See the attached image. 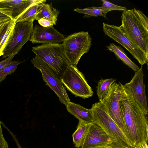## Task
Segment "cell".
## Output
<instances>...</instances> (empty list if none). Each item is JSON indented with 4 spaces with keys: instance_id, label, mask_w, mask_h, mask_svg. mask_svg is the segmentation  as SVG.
Instances as JSON below:
<instances>
[{
    "instance_id": "obj_18",
    "label": "cell",
    "mask_w": 148,
    "mask_h": 148,
    "mask_svg": "<svg viewBox=\"0 0 148 148\" xmlns=\"http://www.w3.org/2000/svg\"><path fill=\"white\" fill-rule=\"evenodd\" d=\"M46 0H38L32 4L15 20L16 23L35 20V17L40 8L41 3H46Z\"/></svg>"
},
{
    "instance_id": "obj_30",
    "label": "cell",
    "mask_w": 148,
    "mask_h": 148,
    "mask_svg": "<svg viewBox=\"0 0 148 148\" xmlns=\"http://www.w3.org/2000/svg\"><path fill=\"white\" fill-rule=\"evenodd\" d=\"M11 19L8 16L0 12V23L11 20Z\"/></svg>"
},
{
    "instance_id": "obj_23",
    "label": "cell",
    "mask_w": 148,
    "mask_h": 148,
    "mask_svg": "<svg viewBox=\"0 0 148 148\" xmlns=\"http://www.w3.org/2000/svg\"><path fill=\"white\" fill-rule=\"evenodd\" d=\"M103 4L101 6L105 8L108 12L112 10H119L123 12L127 10L126 7L114 4L105 0H101Z\"/></svg>"
},
{
    "instance_id": "obj_25",
    "label": "cell",
    "mask_w": 148,
    "mask_h": 148,
    "mask_svg": "<svg viewBox=\"0 0 148 148\" xmlns=\"http://www.w3.org/2000/svg\"><path fill=\"white\" fill-rule=\"evenodd\" d=\"M14 56H11L0 61V70L9 65L12 62Z\"/></svg>"
},
{
    "instance_id": "obj_6",
    "label": "cell",
    "mask_w": 148,
    "mask_h": 148,
    "mask_svg": "<svg viewBox=\"0 0 148 148\" xmlns=\"http://www.w3.org/2000/svg\"><path fill=\"white\" fill-rule=\"evenodd\" d=\"M60 78L63 84L75 97L85 99L93 96L91 88L77 66L69 65Z\"/></svg>"
},
{
    "instance_id": "obj_12",
    "label": "cell",
    "mask_w": 148,
    "mask_h": 148,
    "mask_svg": "<svg viewBox=\"0 0 148 148\" xmlns=\"http://www.w3.org/2000/svg\"><path fill=\"white\" fill-rule=\"evenodd\" d=\"M65 38L64 35L59 32L53 26L44 27L36 25L29 40L34 44L60 43L62 42Z\"/></svg>"
},
{
    "instance_id": "obj_28",
    "label": "cell",
    "mask_w": 148,
    "mask_h": 148,
    "mask_svg": "<svg viewBox=\"0 0 148 148\" xmlns=\"http://www.w3.org/2000/svg\"><path fill=\"white\" fill-rule=\"evenodd\" d=\"M95 148H127L124 147L120 144L117 142L111 143L105 146L96 147Z\"/></svg>"
},
{
    "instance_id": "obj_2",
    "label": "cell",
    "mask_w": 148,
    "mask_h": 148,
    "mask_svg": "<svg viewBox=\"0 0 148 148\" xmlns=\"http://www.w3.org/2000/svg\"><path fill=\"white\" fill-rule=\"evenodd\" d=\"M120 26L126 36L148 56V18L134 8L123 12Z\"/></svg>"
},
{
    "instance_id": "obj_11",
    "label": "cell",
    "mask_w": 148,
    "mask_h": 148,
    "mask_svg": "<svg viewBox=\"0 0 148 148\" xmlns=\"http://www.w3.org/2000/svg\"><path fill=\"white\" fill-rule=\"evenodd\" d=\"M144 75L142 66L136 71L129 82L123 85L135 101L145 112L148 113V108L144 82Z\"/></svg>"
},
{
    "instance_id": "obj_9",
    "label": "cell",
    "mask_w": 148,
    "mask_h": 148,
    "mask_svg": "<svg viewBox=\"0 0 148 148\" xmlns=\"http://www.w3.org/2000/svg\"><path fill=\"white\" fill-rule=\"evenodd\" d=\"M123 84L114 83L106 97L99 102L105 110L125 135V129L120 108V101L123 95Z\"/></svg>"
},
{
    "instance_id": "obj_4",
    "label": "cell",
    "mask_w": 148,
    "mask_h": 148,
    "mask_svg": "<svg viewBox=\"0 0 148 148\" xmlns=\"http://www.w3.org/2000/svg\"><path fill=\"white\" fill-rule=\"evenodd\" d=\"M32 51L61 77L69 64L60 43L42 44L33 47Z\"/></svg>"
},
{
    "instance_id": "obj_8",
    "label": "cell",
    "mask_w": 148,
    "mask_h": 148,
    "mask_svg": "<svg viewBox=\"0 0 148 148\" xmlns=\"http://www.w3.org/2000/svg\"><path fill=\"white\" fill-rule=\"evenodd\" d=\"M34 67L39 70L47 85L55 93L61 103L66 107L71 102L60 77L45 62L36 56L31 60Z\"/></svg>"
},
{
    "instance_id": "obj_22",
    "label": "cell",
    "mask_w": 148,
    "mask_h": 148,
    "mask_svg": "<svg viewBox=\"0 0 148 148\" xmlns=\"http://www.w3.org/2000/svg\"><path fill=\"white\" fill-rule=\"evenodd\" d=\"M21 63V61L18 60H13L10 64L0 70V84L7 76L14 73L17 69L18 65Z\"/></svg>"
},
{
    "instance_id": "obj_32",
    "label": "cell",
    "mask_w": 148,
    "mask_h": 148,
    "mask_svg": "<svg viewBox=\"0 0 148 148\" xmlns=\"http://www.w3.org/2000/svg\"><path fill=\"white\" fill-rule=\"evenodd\" d=\"M139 148H140V147H139Z\"/></svg>"
},
{
    "instance_id": "obj_10",
    "label": "cell",
    "mask_w": 148,
    "mask_h": 148,
    "mask_svg": "<svg viewBox=\"0 0 148 148\" xmlns=\"http://www.w3.org/2000/svg\"><path fill=\"white\" fill-rule=\"evenodd\" d=\"M105 35L120 44L127 50L142 66L147 63L148 56L130 40L120 26L103 23Z\"/></svg>"
},
{
    "instance_id": "obj_21",
    "label": "cell",
    "mask_w": 148,
    "mask_h": 148,
    "mask_svg": "<svg viewBox=\"0 0 148 148\" xmlns=\"http://www.w3.org/2000/svg\"><path fill=\"white\" fill-rule=\"evenodd\" d=\"M73 10L78 13L85 14L87 16L86 17L101 16L105 18H107L106 14L108 12L101 7H93L83 9L77 8Z\"/></svg>"
},
{
    "instance_id": "obj_3",
    "label": "cell",
    "mask_w": 148,
    "mask_h": 148,
    "mask_svg": "<svg viewBox=\"0 0 148 148\" xmlns=\"http://www.w3.org/2000/svg\"><path fill=\"white\" fill-rule=\"evenodd\" d=\"M92 40L88 32L75 33L65 38L61 45L70 64L77 66L82 56L88 52Z\"/></svg>"
},
{
    "instance_id": "obj_29",
    "label": "cell",
    "mask_w": 148,
    "mask_h": 148,
    "mask_svg": "<svg viewBox=\"0 0 148 148\" xmlns=\"http://www.w3.org/2000/svg\"><path fill=\"white\" fill-rule=\"evenodd\" d=\"M1 124H2L3 127L4 128L6 129L9 132L11 135H12L14 140L15 142L16 143L17 145L18 148H23L21 146V145H20L18 140L16 138L15 135L12 132H11L10 130L7 127H6L4 124L3 123L1 122Z\"/></svg>"
},
{
    "instance_id": "obj_1",
    "label": "cell",
    "mask_w": 148,
    "mask_h": 148,
    "mask_svg": "<svg viewBox=\"0 0 148 148\" xmlns=\"http://www.w3.org/2000/svg\"><path fill=\"white\" fill-rule=\"evenodd\" d=\"M123 88L120 108L125 135L133 148H139L143 142H148V113L135 101L123 85Z\"/></svg>"
},
{
    "instance_id": "obj_20",
    "label": "cell",
    "mask_w": 148,
    "mask_h": 148,
    "mask_svg": "<svg viewBox=\"0 0 148 148\" xmlns=\"http://www.w3.org/2000/svg\"><path fill=\"white\" fill-rule=\"evenodd\" d=\"M113 78L101 79L97 82V93L99 102H101L108 94L112 84L116 81Z\"/></svg>"
},
{
    "instance_id": "obj_5",
    "label": "cell",
    "mask_w": 148,
    "mask_h": 148,
    "mask_svg": "<svg viewBox=\"0 0 148 148\" xmlns=\"http://www.w3.org/2000/svg\"><path fill=\"white\" fill-rule=\"evenodd\" d=\"M93 123L100 126L112 139L127 148H133L124 134L107 114L99 102L92 105Z\"/></svg>"
},
{
    "instance_id": "obj_7",
    "label": "cell",
    "mask_w": 148,
    "mask_h": 148,
    "mask_svg": "<svg viewBox=\"0 0 148 148\" xmlns=\"http://www.w3.org/2000/svg\"><path fill=\"white\" fill-rule=\"evenodd\" d=\"M34 20L16 23L3 51V58L17 54L24 45L29 40Z\"/></svg>"
},
{
    "instance_id": "obj_26",
    "label": "cell",
    "mask_w": 148,
    "mask_h": 148,
    "mask_svg": "<svg viewBox=\"0 0 148 148\" xmlns=\"http://www.w3.org/2000/svg\"><path fill=\"white\" fill-rule=\"evenodd\" d=\"M0 119V148H9L8 144L3 135Z\"/></svg>"
},
{
    "instance_id": "obj_19",
    "label": "cell",
    "mask_w": 148,
    "mask_h": 148,
    "mask_svg": "<svg viewBox=\"0 0 148 148\" xmlns=\"http://www.w3.org/2000/svg\"><path fill=\"white\" fill-rule=\"evenodd\" d=\"M90 124L79 121L77 129L72 135L73 141L76 148L81 147L83 145Z\"/></svg>"
},
{
    "instance_id": "obj_13",
    "label": "cell",
    "mask_w": 148,
    "mask_h": 148,
    "mask_svg": "<svg viewBox=\"0 0 148 148\" xmlns=\"http://www.w3.org/2000/svg\"><path fill=\"white\" fill-rule=\"evenodd\" d=\"M117 142L111 138L100 126L93 123L90 124L81 148H95Z\"/></svg>"
},
{
    "instance_id": "obj_16",
    "label": "cell",
    "mask_w": 148,
    "mask_h": 148,
    "mask_svg": "<svg viewBox=\"0 0 148 148\" xmlns=\"http://www.w3.org/2000/svg\"><path fill=\"white\" fill-rule=\"evenodd\" d=\"M42 3L38 13L35 17V20H38L41 19L48 20L56 24L60 12L54 8L50 4Z\"/></svg>"
},
{
    "instance_id": "obj_31",
    "label": "cell",
    "mask_w": 148,
    "mask_h": 148,
    "mask_svg": "<svg viewBox=\"0 0 148 148\" xmlns=\"http://www.w3.org/2000/svg\"><path fill=\"white\" fill-rule=\"evenodd\" d=\"M140 148H148L147 142L144 141L141 145Z\"/></svg>"
},
{
    "instance_id": "obj_14",
    "label": "cell",
    "mask_w": 148,
    "mask_h": 148,
    "mask_svg": "<svg viewBox=\"0 0 148 148\" xmlns=\"http://www.w3.org/2000/svg\"><path fill=\"white\" fill-rule=\"evenodd\" d=\"M38 0H0V12L15 20L25 10Z\"/></svg>"
},
{
    "instance_id": "obj_17",
    "label": "cell",
    "mask_w": 148,
    "mask_h": 148,
    "mask_svg": "<svg viewBox=\"0 0 148 148\" xmlns=\"http://www.w3.org/2000/svg\"><path fill=\"white\" fill-rule=\"evenodd\" d=\"M106 47L110 51L113 52L118 59L133 71L136 72L139 69V67L127 57L123 49L120 46L111 43Z\"/></svg>"
},
{
    "instance_id": "obj_27",
    "label": "cell",
    "mask_w": 148,
    "mask_h": 148,
    "mask_svg": "<svg viewBox=\"0 0 148 148\" xmlns=\"http://www.w3.org/2000/svg\"><path fill=\"white\" fill-rule=\"evenodd\" d=\"M39 24L44 27H47L55 25L53 23L46 19H41L38 20Z\"/></svg>"
},
{
    "instance_id": "obj_24",
    "label": "cell",
    "mask_w": 148,
    "mask_h": 148,
    "mask_svg": "<svg viewBox=\"0 0 148 148\" xmlns=\"http://www.w3.org/2000/svg\"><path fill=\"white\" fill-rule=\"evenodd\" d=\"M11 20L0 23V45L8 29Z\"/></svg>"
},
{
    "instance_id": "obj_15",
    "label": "cell",
    "mask_w": 148,
    "mask_h": 148,
    "mask_svg": "<svg viewBox=\"0 0 148 148\" xmlns=\"http://www.w3.org/2000/svg\"><path fill=\"white\" fill-rule=\"evenodd\" d=\"M68 112L81 121L88 123L93 122V112L91 108L88 109L71 101L66 106Z\"/></svg>"
}]
</instances>
